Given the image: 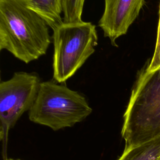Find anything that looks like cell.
I'll list each match as a JSON object with an SVG mask.
<instances>
[{
    "label": "cell",
    "mask_w": 160,
    "mask_h": 160,
    "mask_svg": "<svg viewBox=\"0 0 160 160\" xmlns=\"http://www.w3.org/2000/svg\"><path fill=\"white\" fill-rule=\"evenodd\" d=\"M49 26L26 0H0V50L28 64L46 54L51 39Z\"/></svg>",
    "instance_id": "6da1fadb"
},
{
    "label": "cell",
    "mask_w": 160,
    "mask_h": 160,
    "mask_svg": "<svg viewBox=\"0 0 160 160\" xmlns=\"http://www.w3.org/2000/svg\"><path fill=\"white\" fill-rule=\"evenodd\" d=\"M121 136L125 148L160 136V69L138 72L123 115Z\"/></svg>",
    "instance_id": "7a4b0ae2"
},
{
    "label": "cell",
    "mask_w": 160,
    "mask_h": 160,
    "mask_svg": "<svg viewBox=\"0 0 160 160\" xmlns=\"http://www.w3.org/2000/svg\"><path fill=\"white\" fill-rule=\"evenodd\" d=\"M92 111L84 96L55 81L41 82L28 111L31 121L58 131L84 120Z\"/></svg>",
    "instance_id": "3957f363"
},
{
    "label": "cell",
    "mask_w": 160,
    "mask_h": 160,
    "mask_svg": "<svg viewBox=\"0 0 160 160\" xmlns=\"http://www.w3.org/2000/svg\"><path fill=\"white\" fill-rule=\"evenodd\" d=\"M52 31L53 79L62 83L94 52L98 37L96 26L83 21L63 22Z\"/></svg>",
    "instance_id": "277c9868"
},
{
    "label": "cell",
    "mask_w": 160,
    "mask_h": 160,
    "mask_svg": "<svg viewBox=\"0 0 160 160\" xmlns=\"http://www.w3.org/2000/svg\"><path fill=\"white\" fill-rule=\"evenodd\" d=\"M41 81L34 72H15L0 82V139L4 160L6 159L9 131L19 118L33 105Z\"/></svg>",
    "instance_id": "5b68a950"
},
{
    "label": "cell",
    "mask_w": 160,
    "mask_h": 160,
    "mask_svg": "<svg viewBox=\"0 0 160 160\" xmlns=\"http://www.w3.org/2000/svg\"><path fill=\"white\" fill-rule=\"evenodd\" d=\"M144 2V0H104V9L98 26L112 46H118L117 39L127 33Z\"/></svg>",
    "instance_id": "8992f818"
},
{
    "label": "cell",
    "mask_w": 160,
    "mask_h": 160,
    "mask_svg": "<svg viewBox=\"0 0 160 160\" xmlns=\"http://www.w3.org/2000/svg\"><path fill=\"white\" fill-rule=\"evenodd\" d=\"M26 1L27 6L44 19L52 30L63 23L62 0Z\"/></svg>",
    "instance_id": "52a82bcc"
},
{
    "label": "cell",
    "mask_w": 160,
    "mask_h": 160,
    "mask_svg": "<svg viewBox=\"0 0 160 160\" xmlns=\"http://www.w3.org/2000/svg\"><path fill=\"white\" fill-rule=\"evenodd\" d=\"M117 160H160V136L128 148Z\"/></svg>",
    "instance_id": "ba28073f"
},
{
    "label": "cell",
    "mask_w": 160,
    "mask_h": 160,
    "mask_svg": "<svg viewBox=\"0 0 160 160\" xmlns=\"http://www.w3.org/2000/svg\"><path fill=\"white\" fill-rule=\"evenodd\" d=\"M85 0H62L64 22L82 21V13Z\"/></svg>",
    "instance_id": "9c48e42d"
},
{
    "label": "cell",
    "mask_w": 160,
    "mask_h": 160,
    "mask_svg": "<svg viewBox=\"0 0 160 160\" xmlns=\"http://www.w3.org/2000/svg\"><path fill=\"white\" fill-rule=\"evenodd\" d=\"M144 66L146 70L149 72L160 69V2L159 9V22L155 48L151 59Z\"/></svg>",
    "instance_id": "30bf717a"
},
{
    "label": "cell",
    "mask_w": 160,
    "mask_h": 160,
    "mask_svg": "<svg viewBox=\"0 0 160 160\" xmlns=\"http://www.w3.org/2000/svg\"><path fill=\"white\" fill-rule=\"evenodd\" d=\"M5 160H19V159H6Z\"/></svg>",
    "instance_id": "8fae6325"
}]
</instances>
